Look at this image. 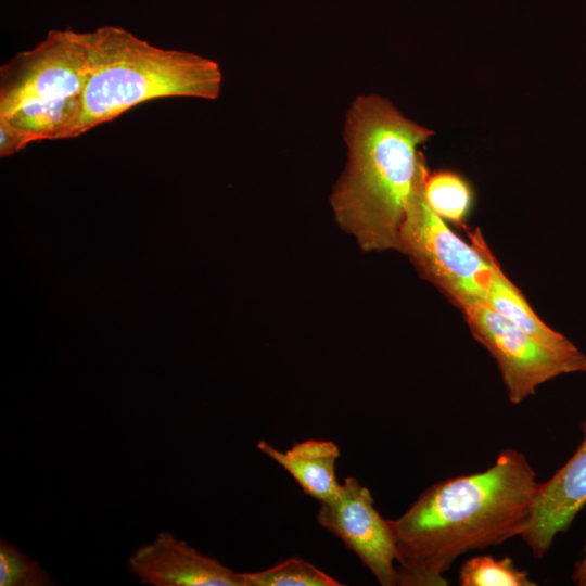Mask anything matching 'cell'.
Instances as JSON below:
<instances>
[{"instance_id": "obj_6", "label": "cell", "mask_w": 586, "mask_h": 586, "mask_svg": "<svg viewBox=\"0 0 586 586\" xmlns=\"http://www.w3.org/2000/svg\"><path fill=\"white\" fill-rule=\"evenodd\" d=\"M473 335L499 369L509 400L520 404L543 383L561 374L586 372L578 348L559 351L538 341L480 300L457 306Z\"/></svg>"}, {"instance_id": "obj_11", "label": "cell", "mask_w": 586, "mask_h": 586, "mask_svg": "<svg viewBox=\"0 0 586 586\" xmlns=\"http://www.w3.org/2000/svg\"><path fill=\"white\" fill-rule=\"evenodd\" d=\"M483 302L546 345L564 352L577 349L571 341L548 327L535 314L521 291L507 278L495 257Z\"/></svg>"}, {"instance_id": "obj_17", "label": "cell", "mask_w": 586, "mask_h": 586, "mask_svg": "<svg viewBox=\"0 0 586 586\" xmlns=\"http://www.w3.org/2000/svg\"><path fill=\"white\" fill-rule=\"evenodd\" d=\"M578 585L586 586V577Z\"/></svg>"}, {"instance_id": "obj_14", "label": "cell", "mask_w": 586, "mask_h": 586, "mask_svg": "<svg viewBox=\"0 0 586 586\" xmlns=\"http://www.w3.org/2000/svg\"><path fill=\"white\" fill-rule=\"evenodd\" d=\"M245 586H340L328 573L300 557H291L266 570L243 573Z\"/></svg>"}, {"instance_id": "obj_1", "label": "cell", "mask_w": 586, "mask_h": 586, "mask_svg": "<svg viewBox=\"0 0 586 586\" xmlns=\"http://www.w3.org/2000/svg\"><path fill=\"white\" fill-rule=\"evenodd\" d=\"M539 484L526 456L508 448L484 471L428 487L390 520L397 585L446 586L444 574L460 556L520 536Z\"/></svg>"}, {"instance_id": "obj_2", "label": "cell", "mask_w": 586, "mask_h": 586, "mask_svg": "<svg viewBox=\"0 0 586 586\" xmlns=\"http://www.w3.org/2000/svg\"><path fill=\"white\" fill-rule=\"evenodd\" d=\"M433 131L388 100L360 95L347 111L346 168L330 198L339 226L364 251H399V230L420 163L418 146Z\"/></svg>"}, {"instance_id": "obj_13", "label": "cell", "mask_w": 586, "mask_h": 586, "mask_svg": "<svg viewBox=\"0 0 586 586\" xmlns=\"http://www.w3.org/2000/svg\"><path fill=\"white\" fill-rule=\"evenodd\" d=\"M458 581L461 586H536L528 572L519 569L510 557L470 558L460 566Z\"/></svg>"}, {"instance_id": "obj_10", "label": "cell", "mask_w": 586, "mask_h": 586, "mask_svg": "<svg viewBox=\"0 0 586 586\" xmlns=\"http://www.w3.org/2000/svg\"><path fill=\"white\" fill-rule=\"evenodd\" d=\"M257 448L288 471L303 492L320 504L331 500L341 488L335 473L339 446L328 440H306L281 451L260 440Z\"/></svg>"}, {"instance_id": "obj_12", "label": "cell", "mask_w": 586, "mask_h": 586, "mask_svg": "<svg viewBox=\"0 0 586 586\" xmlns=\"http://www.w3.org/2000/svg\"><path fill=\"white\" fill-rule=\"evenodd\" d=\"M424 194L430 207L442 218L461 224L472 204V191L468 182L449 170L428 175Z\"/></svg>"}, {"instance_id": "obj_15", "label": "cell", "mask_w": 586, "mask_h": 586, "mask_svg": "<svg viewBox=\"0 0 586 586\" xmlns=\"http://www.w3.org/2000/svg\"><path fill=\"white\" fill-rule=\"evenodd\" d=\"M54 583L49 574L9 542H0L1 586H47Z\"/></svg>"}, {"instance_id": "obj_7", "label": "cell", "mask_w": 586, "mask_h": 586, "mask_svg": "<svg viewBox=\"0 0 586 586\" xmlns=\"http://www.w3.org/2000/svg\"><path fill=\"white\" fill-rule=\"evenodd\" d=\"M317 522L354 551L380 585H397L390 520L380 515L370 491L355 477H346L336 496L320 504Z\"/></svg>"}, {"instance_id": "obj_9", "label": "cell", "mask_w": 586, "mask_h": 586, "mask_svg": "<svg viewBox=\"0 0 586 586\" xmlns=\"http://www.w3.org/2000/svg\"><path fill=\"white\" fill-rule=\"evenodd\" d=\"M584 438L574 455L551 479L539 484L532 511L520 537L540 559L555 538L565 532L586 505V420Z\"/></svg>"}, {"instance_id": "obj_4", "label": "cell", "mask_w": 586, "mask_h": 586, "mask_svg": "<svg viewBox=\"0 0 586 586\" xmlns=\"http://www.w3.org/2000/svg\"><path fill=\"white\" fill-rule=\"evenodd\" d=\"M88 58L81 33L50 30L0 67V156L27 144L64 139L85 89Z\"/></svg>"}, {"instance_id": "obj_5", "label": "cell", "mask_w": 586, "mask_h": 586, "mask_svg": "<svg viewBox=\"0 0 586 586\" xmlns=\"http://www.w3.org/2000/svg\"><path fill=\"white\" fill-rule=\"evenodd\" d=\"M428 175L423 158L406 204L399 252L455 306L483 301L495 256L479 229L469 233V245L430 207L424 194Z\"/></svg>"}, {"instance_id": "obj_8", "label": "cell", "mask_w": 586, "mask_h": 586, "mask_svg": "<svg viewBox=\"0 0 586 586\" xmlns=\"http://www.w3.org/2000/svg\"><path fill=\"white\" fill-rule=\"evenodd\" d=\"M128 566L142 584L153 586H245L243 573L201 553L170 532L139 547Z\"/></svg>"}, {"instance_id": "obj_16", "label": "cell", "mask_w": 586, "mask_h": 586, "mask_svg": "<svg viewBox=\"0 0 586 586\" xmlns=\"http://www.w3.org/2000/svg\"><path fill=\"white\" fill-rule=\"evenodd\" d=\"M586 577V546L584 548V556L583 558L576 562L573 573H572V579L573 582H576L579 584L584 578Z\"/></svg>"}, {"instance_id": "obj_3", "label": "cell", "mask_w": 586, "mask_h": 586, "mask_svg": "<svg viewBox=\"0 0 586 586\" xmlns=\"http://www.w3.org/2000/svg\"><path fill=\"white\" fill-rule=\"evenodd\" d=\"M88 73L78 114L64 135L76 138L133 106L161 98L215 100L222 73L205 56L150 44L119 27L81 33Z\"/></svg>"}]
</instances>
